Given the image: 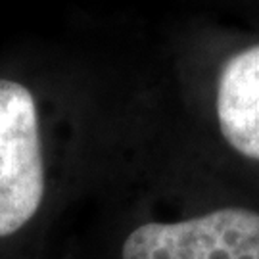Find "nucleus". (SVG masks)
<instances>
[{
	"instance_id": "obj_3",
	"label": "nucleus",
	"mask_w": 259,
	"mask_h": 259,
	"mask_svg": "<svg viewBox=\"0 0 259 259\" xmlns=\"http://www.w3.org/2000/svg\"><path fill=\"white\" fill-rule=\"evenodd\" d=\"M217 119L234 152L259 161V45L234 54L217 84Z\"/></svg>"
},
{
	"instance_id": "obj_2",
	"label": "nucleus",
	"mask_w": 259,
	"mask_h": 259,
	"mask_svg": "<svg viewBox=\"0 0 259 259\" xmlns=\"http://www.w3.org/2000/svg\"><path fill=\"white\" fill-rule=\"evenodd\" d=\"M119 259H259V211L227 205L179 221H148L125 236Z\"/></svg>"
},
{
	"instance_id": "obj_1",
	"label": "nucleus",
	"mask_w": 259,
	"mask_h": 259,
	"mask_svg": "<svg viewBox=\"0 0 259 259\" xmlns=\"http://www.w3.org/2000/svg\"><path fill=\"white\" fill-rule=\"evenodd\" d=\"M47 190L35 98L27 87L0 79V238L38 213Z\"/></svg>"
}]
</instances>
